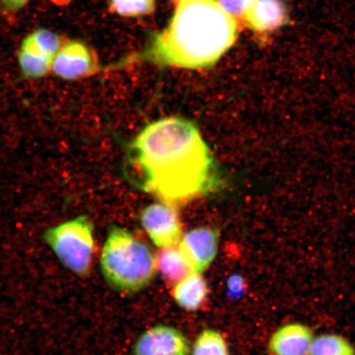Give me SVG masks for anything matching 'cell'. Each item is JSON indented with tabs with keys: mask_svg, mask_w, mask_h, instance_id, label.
I'll return each mask as SVG.
<instances>
[{
	"mask_svg": "<svg viewBox=\"0 0 355 355\" xmlns=\"http://www.w3.org/2000/svg\"><path fill=\"white\" fill-rule=\"evenodd\" d=\"M309 355H355V348L345 336L327 333L314 337Z\"/></svg>",
	"mask_w": 355,
	"mask_h": 355,
	"instance_id": "cell-14",
	"label": "cell"
},
{
	"mask_svg": "<svg viewBox=\"0 0 355 355\" xmlns=\"http://www.w3.org/2000/svg\"><path fill=\"white\" fill-rule=\"evenodd\" d=\"M172 295L180 307L189 311L198 309L207 295V285L202 274L192 272L175 284Z\"/></svg>",
	"mask_w": 355,
	"mask_h": 355,
	"instance_id": "cell-12",
	"label": "cell"
},
{
	"mask_svg": "<svg viewBox=\"0 0 355 355\" xmlns=\"http://www.w3.org/2000/svg\"><path fill=\"white\" fill-rule=\"evenodd\" d=\"M101 268L111 287L132 294L153 281L157 260L150 248L128 230L113 227L102 248Z\"/></svg>",
	"mask_w": 355,
	"mask_h": 355,
	"instance_id": "cell-3",
	"label": "cell"
},
{
	"mask_svg": "<svg viewBox=\"0 0 355 355\" xmlns=\"http://www.w3.org/2000/svg\"><path fill=\"white\" fill-rule=\"evenodd\" d=\"M155 260L157 269L171 283L180 282L193 272L178 245L162 248Z\"/></svg>",
	"mask_w": 355,
	"mask_h": 355,
	"instance_id": "cell-13",
	"label": "cell"
},
{
	"mask_svg": "<svg viewBox=\"0 0 355 355\" xmlns=\"http://www.w3.org/2000/svg\"><path fill=\"white\" fill-rule=\"evenodd\" d=\"M100 70L95 52L86 44L73 41L61 46L53 61L51 72L61 79L74 81L91 77Z\"/></svg>",
	"mask_w": 355,
	"mask_h": 355,
	"instance_id": "cell-6",
	"label": "cell"
},
{
	"mask_svg": "<svg viewBox=\"0 0 355 355\" xmlns=\"http://www.w3.org/2000/svg\"><path fill=\"white\" fill-rule=\"evenodd\" d=\"M228 288L230 296L238 297L243 294V291L246 288V284L241 276H233L230 278Z\"/></svg>",
	"mask_w": 355,
	"mask_h": 355,
	"instance_id": "cell-18",
	"label": "cell"
},
{
	"mask_svg": "<svg viewBox=\"0 0 355 355\" xmlns=\"http://www.w3.org/2000/svg\"><path fill=\"white\" fill-rule=\"evenodd\" d=\"M238 34L234 17L216 0H180L167 28L144 51L116 66L144 61L184 69L211 68L234 46Z\"/></svg>",
	"mask_w": 355,
	"mask_h": 355,
	"instance_id": "cell-2",
	"label": "cell"
},
{
	"mask_svg": "<svg viewBox=\"0 0 355 355\" xmlns=\"http://www.w3.org/2000/svg\"><path fill=\"white\" fill-rule=\"evenodd\" d=\"M256 0H216L223 10L234 17H244Z\"/></svg>",
	"mask_w": 355,
	"mask_h": 355,
	"instance_id": "cell-17",
	"label": "cell"
},
{
	"mask_svg": "<svg viewBox=\"0 0 355 355\" xmlns=\"http://www.w3.org/2000/svg\"><path fill=\"white\" fill-rule=\"evenodd\" d=\"M146 232L158 248H166L180 243L183 232L177 207L164 202L153 203L141 214Z\"/></svg>",
	"mask_w": 355,
	"mask_h": 355,
	"instance_id": "cell-5",
	"label": "cell"
},
{
	"mask_svg": "<svg viewBox=\"0 0 355 355\" xmlns=\"http://www.w3.org/2000/svg\"><path fill=\"white\" fill-rule=\"evenodd\" d=\"M155 0H111V8L124 17L148 15L155 10Z\"/></svg>",
	"mask_w": 355,
	"mask_h": 355,
	"instance_id": "cell-16",
	"label": "cell"
},
{
	"mask_svg": "<svg viewBox=\"0 0 355 355\" xmlns=\"http://www.w3.org/2000/svg\"><path fill=\"white\" fill-rule=\"evenodd\" d=\"M53 57L40 48L29 37L22 42L19 51V63L26 78L46 77L52 70Z\"/></svg>",
	"mask_w": 355,
	"mask_h": 355,
	"instance_id": "cell-11",
	"label": "cell"
},
{
	"mask_svg": "<svg viewBox=\"0 0 355 355\" xmlns=\"http://www.w3.org/2000/svg\"><path fill=\"white\" fill-rule=\"evenodd\" d=\"M94 228L86 216L49 229L44 238L67 268L78 276H87L94 251Z\"/></svg>",
	"mask_w": 355,
	"mask_h": 355,
	"instance_id": "cell-4",
	"label": "cell"
},
{
	"mask_svg": "<svg viewBox=\"0 0 355 355\" xmlns=\"http://www.w3.org/2000/svg\"><path fill=\"white\" fill-rule=\"evenodd\" d=\"M314 337L304 323L284 324L270 337L268 349L272 355H309Z\"/></svg>",
	"mask_w": 355,
	"mask_h": 355,
	"instance_id": "cell-9",
	"label": "cell"
},
{
	"mask_svg": "<svg viewBox=\"0 0 355 355\" xmlns=\"http://www.w3.org/2000/svg\"><path fill=\"white\" fill-rule=\"evenodd\" d=\"M192 355H230L228 346L218 331L205 330L198 336Z\"/></svg>",
	"mask_w": 355,
	"mask_h": 355,
	"instance_id": "cell-15",
	"label": "cell"
},
{
	"mask_svg": "<svg viewBox=\"0 0 355 355\" xmlns=\"http://www.w3.org/2000/svg\"><path fill=\"white\" fill-rule=\"evenodd\" d=\"M128 165L137 187L177 208L220 184L209 146L198 127L184 118H164L146 126L130 145Z\"/></svg>",
	"mask_w": 355,
	"mask_h": 355,
	"instance_id": "cell-1",
	"label": "cell"
},
{
	"mask_svg": "<svg viewBox=\"0 0 355 355\" xmlns=\"http://www.w3.org/2000/svg\"><path fill=\"white\" fill-rule=\"evenodd\" d=\"M135 355H189L186 337L174 327L159 325L141 335L135 345Z\"/></svg>",
	"mask_w": 355,
	"mask_h": 355,
	"instance_id": "cell-8",
	"label": "cell"
},
{
	"mask_svg": "<svg viewBox=\"0 0 355 355\" xmlns=\"http://www.w3.org/2000/svg\"><path fill=\"white\" fill-rule=\"evenodd\" d=\"M244 19L254 32H274L288 24L287 8L283 0H256Z\"/></svg>",
	"mask_w": 355,
	"mask_h": 355,
	"instance_id": "cell-10",
	"label": "cell"
},
{
	"mask_svg": "<svg viewBox=\"0 0 355 355\" xmlns=\"http://www.w3.org/2000/svg\"><path fill=\"white\" fill-rule=\"evenodd\" d=\"M218 241L216 230L199 227L183 235L178 247L192 272L202 274L214 261Z\"/></svg>",
	"mask_w": 355,
	"mask_h": 355,
	"instance_id": "cell-7",
	"label": "cell"
},
{
	"mask_svg": "<svg viewBox=\"0 0 355 355\" xmlns=\"http://www.w3.org/2000/svg\"><path fill=\"white\" fill-rule=\"evenodd\" d=\"M29 0H3L4 8L8 11L16 12L24 8Z\"/></svg>",
	"mask_w": 355,
	"mask_h": 355,
	"instance_id": "cell-19",
	"label": "cell"
}]
</instances>
